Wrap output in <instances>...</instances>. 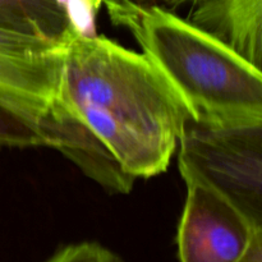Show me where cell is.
Wrapping results in <instances>:
<instances>
[{
  "label": "cell",
  "instance_id": "5",
  "mask_svg": "<svg viewBox=\"0 0 262 262\" xmlns=\"http://www.w3.org/2000/svg\"><path fill=\"white\" fill-rule=\"evenodd\" d=\"M63 45L0 28V99L31 109H53Z\"/></svg>",
  "mask_w": 262,
  "mask_h": 262
},
{
  "label": "cell",
  "instance_id": "6",
  "mask_svg": "<svg viewBox=\"0 0 262 262\" xmlns=\"http://www.w3.org/2000/svg\"><path fill=\"white\" fill-rule=\"evenodd\" d=\"M0 146L51 147L76 163L91 148L87 130L56 105L31 109L0 99Z\"/></svg>",
  "mask_w": 262,
  "mask_h": 262
},
{
  "label": "cell",
  "instance_id": "11",
  "mask_svg": "<svg viewBox=\"0 0 262 262\" xmlns=\"http://www.w3.org/2000/svg\"><path fill=\"white\" fill-rule=\"evenodd\" d=\"M241 262H262V230H255L252 242Z\"/></svg>",
  "mask_w": 262,
  "mask_h": 262
},
{
  "label": "cell",
  "instance_id": "1",
  "mask_svg": "<svg viewBox=\"0 0 262 262\" xmlns=\"http://www.w3.org/2000/svg\"><path fill=\"white\" fill-rule=\"evenodd\" d=\"M56 104L133 179L168 169L191 120L142 51L96 33H76L64 42Z\"/></svg>",
  "mask_w": 262,
  "mask_h": 262
},
{
  "label": "cell",
  "instance_id": "4",
  "mask_svg": "<svg viewBox=\"0 0 262 262\" xmlns=\"http://www.w3.org/2000/svg\"><path fill=\"white\" fill-rule=\"evenodd\" d=\"M187 197L177 230L179 262H241L255 228L243 212L212 184L183 178Z\"/></svg>",
  "mask_w": 262,
  "mask_h": 262
},
{
  "label": "cell",
  "instance_id": "9",
  "mask_svg": "<svg viewBox=\"0 0 262 262\" xmlns=\"http://www.w3.org/2000/svg\"><path fill=\"white\" fill-rule=\"evenodd\" d=\"M46 262H124L113 251L95 242L69 245Z\"/></svg>",
  "mask_w": 262,
  "mask_h": 262
},
{
  "label": "cell",
  "instance_id": "2",
  "mask_svg": "<svg viewBox=\"0 0 262 262\" xmlns=\"http://www.w3.org/2000/svg\"><path fill=\"white\" fill-rule=\"evenodd\" d=\"M102 5L170 83L192 122L210 128L262 125V72L228 43L165 8L133 0Z\"/></svg>",
  "mask_w": 262,
  "mask_h": 262
},
{
  "label": "cell",
  "instance_id": "8",
  "mask_svg": "<svg viewBox=\"0 0 262 262\" xmlns=\"http://www.w3.org/2000/svg\"><path fill=\"white\" fill-rule=\"evenodd\" d=\"M0 28L55 43L78 33L64 0H0Z\"/></svg>",
  "mask_w": 262,
  "mask_h": 262
},
{
  "label": "cell",
  "instance_id": "3",
  "mask_svg": "<svg viewBox=\"0 0 262 262\" xmlns=\"http://www.w3.org/2000/svg\"><path fill=\"white\" fill-rule=\"evenodd\" d=\"M178 148L183 178L215 186L262 230V125L210 128L189 120Z\"/></svg>",
  "mask_w": 262,
  "mask_h": 262
},
{
  "label": "cell",
  "instance_id": "10",
  "mask_svg": "<svg viewBox=\"0 0 262 262\" xmlns=\"http://www.w3.org/2000/svg\"><path fill=\"white\" fill-rule=\"evenodd\" d=\"M143 5H156V7L165 8V9L177 12L181 8H193L201 4L205 0H133Z\"/></svg>",
  "mask_w": 262,
  "mask_h": 262
},
{
  "label": "cell",
  "instance_id": "7",
  "mask_svg": "<svg viewBox=\"0 0 262 262\" xmlns=\"http://www.w3.org/2000/svg\"><path fill=\"white\" fill-rule=\"evenodd\" d=\"M187 18L262 72V0H205Z\"/></svg>",
  "mask_w": 262,
  "mask_h": 262
}]
</instances>
